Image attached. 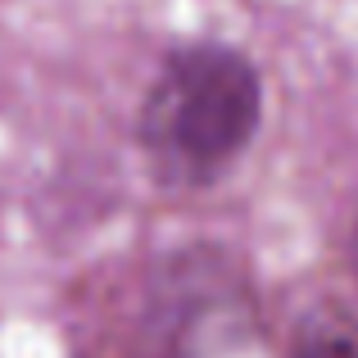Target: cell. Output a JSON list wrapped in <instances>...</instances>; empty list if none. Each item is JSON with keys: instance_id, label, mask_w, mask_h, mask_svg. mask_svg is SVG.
Segmentation results:
<instances>
[{"instance_id": "cell-1", "label": "cell", "mask_w": 358, "mask_h": 358, "mask_svg": "<svg viewBox=\"0 0 358 358\" xmlns=\"http://www.w3.org/2000/svg\"><path fill=\"white\" fill-rule=\"evenodd\" d=\"M263 114L259 73L227 45H191L159 73L141 114L150 155L177 177H209L250 145Z\"/></svg>"}, {"instance_id": "cell-2", "label": "cell", "mask_w": 358, "mask_h": 358, "mask_svg": "<svg viewBox=\"0 0 358 358\" xmlns=\"http://www.w3.org/2000/svg\"><path fill=\"white\" fill-rule=\"evenodd\" d=\"M295 358H358V345L341 341V336H313Z\"/></svg>"}]
</instances>
